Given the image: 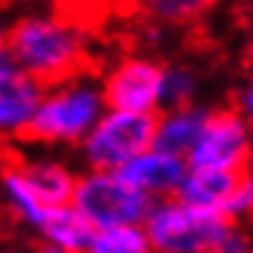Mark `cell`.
Instances as JSON below:
<instances>
[{
	"mask_svg": "<svg viewBox=\"0 0 253 253\" xmlns=\"http://www.w3.org/2000/svg\"><path fill=\"white\" fill-rule=\"evenodd\" d=\"M251 209H253V182L251 174L244 172L236 179V184L231 187V192L226 194V199L221 204V214H226L231 221L241 224V219H246L251 214Z\"/></svg>",
	"mask_w": 253,
	"mask_h": 253,
	"instance_id": "18",
	"label": "cell"
},
{
	"mask_svg": "<svg viewBox=\"0 0 253 253\" xmlns=\"http://www.w3.org/2000/svg\"><path fill=\"white\" fill-rule=\"evenodd\" d=\"M163 67L165 64L145 54H130L116 62L101 79L106 106L135 113H158Z\"/></svg>",
	"mask_w": 253,
	"mask_h": 253,
	"instance_id": "7",
	"label": "cell"
},
{
	"mask_svg": "<svg viewBox=\"0 0 253 253\" xmlns=\"http://www.w3.org/2000/svg\"><path fill=\"white\" fill-rule=\"evenodd\" d=\"M189 169L246 172L251 163V128L234 108H209L199 138L184 155Z\"/></svg>",
	"mask_w": 253,
	"mask_h": 253,
	"instance_id": "6",
	"label": "cell"
},
{
	"mask_svg": "<svg viewBox=\"0 0 253 253\" xmlns=\"http://www.w3.org/2000/svg\"><path fill=\"white\" fill-rule=\"evenodd\" d=\"M231 108L239 111L244 118H251V113H253V88H251V84H244L239 91H236L234 106H231Z\"/></svg>",
	"mask_w": 253,
	"mask_h": 253,
	"instance_id": "19",
	"label": "cell"
},
{
	"mask_svg": "<svg viewBox=\"0 0 253 253\" xmlns=\"http://www.w3.org/2000/svg\"><path fill=\"white\" fill-rule=\"evenodd\" d=\"M118 174L126 182H130L135 189L145 192L150 199H160L177 192L179 182L187 174V160L150 145L148 150L121 165Z\"/></svg>",
	"mask_w": 253,
	"mask_h": 253,
	"instance_id": "9",
	"label": "cell"
},
{
	"mask_svg": "<svg viewBox=\"0 0 253 253\" xmlns=\"http://www.w3.org/2000/svg\"><path fill=\"white\" fill-rule=\"evenodd\" d=\"M150 251L158 253H244L249 239L239 221L219 209H204L169 194L150 202L143 219Z\"/></svg>",
	"mask_w": 253,
	"mask_h": 253,
	"instance_id": "1",
	"label": "cell"
},
{
	"mask_svg": "<svg viewBox=\"0 0 253 253\" xmlns=\"http://www.w3.org/2000/svg\"><path fill=\"white\" fill-rule=\"evenodd\" d=\"M2 7L5 5H0V47H5V40H7V32H10V17L5 15Z\"/></svg>",
	"mask_w": 253,
	"mask_h": 253,
	"instance_id": "20",
	"label": "cell"
},
{
	"mask_svg": "<svg viewBox=\"0 0 253 253\" xmlns=\"http://www.w3.org/2000/svg\"><path fill=\"white\" fill-rule=\"evenodd\" d=\"M249 172V169H246ZM244 172H231V169H189L184 179L179 182L174 197H179L187 204L194 207H204V209H219L226 199V194L231 192V187L236 184V179Z\"/></svg>",
	"mask_w": 253,
	"mask_h": 253,
	"instance_id": "13",
	"label": "cell"
},
{
	"mask_svg": "<svg viewBox=\"0 0 253 253\" xmlns=\"http://www.w3.org/2000/svg\"><path fill=\"white\" fill-rule=\"evenodd\" d=\"M5 47L15 64L42 86L86 72L88 62L84 30L59 15H27L10 22Z\"/></svg>",
	"mask_w": 253,
	"mask_h": 253,
	"instance_id": "2",
	"label": "cell"
},
{
	"mask_svg": "<svg viewBox=\"0 0 253 253\" xmlns=\"http://www.w3.org/2000/svg\"><path fill=\"white\" fill-rule=\"evenodd\" d=\"M0 199L7 207V211L30 229H37L47 214V204L27 182L20 160H7L0 169Z\"/></svg>",
	"mask_w": 253,
	"mask_h": 253,
	"instance_id": "12",
	"label": "cell"
},
{
	"mask_svg": "<svg viewBox=\"0 0 253 253\" xmlns=\"http://www.w3.org/2000/svg\"><path fill=\"white\" fill-rule=\"evenodd\" d=\"M219 0H135V5L160 25H189L216 7Z\"/></svg>",
	"mask_w": 253,
	"mask_h": 253,
	"instance_id": "15",
	"label": "cell"
},
{
	"mask_svg": "<svg viewBox=\"0 0 253 253\" xmlns=\"http://www.w3.org/2000/svg\"><path fill=\"white\" fill-rule=\"evenodd\" d=\"M150 244L143 224H113L93 229L88 253H148Z\"/></svg>",
	"mask_w": 253,
	"mask_h": 253,
	"instance_id": "16",
	"label": "cell"
},
{
	"mask_svg": "<svg viewBox=\"0 0 253 253\" xmlns=\"http://www.w3.org/2000/svg\"><path fill=\"white\" fill-rule=\"evenodd\" d=\"M199 91V77L182 64L163 67V82H160V111L192 103Z\"/></svg>",
	"mask_w": 253,
	"mask_h": 253,
	"instance_id": "17",
	"label": "cell"
},
{
	"mask_svg": "<svg viewBox=\"0 0 253 253\" xmlns=\"http://www.w3.org/2000/svg\"><path fill=\"white\" fill-rule=\"evenodd\" d=\"M207 116H209V108L199 106L197 101L158 111L155 113L153 145L160 148V150H168L172 155L184 158L189 153V148L194 145V140L199 138Z\"/></svg>",
	"mask_w": 253,
	"mask_h": 253,
	"instance_id": "10",
	"label": "cell"
},
{
	"mask_svg": "<svg viewBox=\"0 0 253 253\" xmlns=\"http://www.w3.org/2000/svg\"><path fill=\"white\" fill-rule=\"evenodd\" d=\"M106 108L101 79L79 72L64 82L44 86L22 143L79 145Z\"/></svg>",
	"mask_w": 253,
	"mask_h": 253,
	"instance_id": "3",
	"label": "cell"
},
{
	"mask_svg": "<svg viewBox=\"0 0 253 253\" xmlns=\"http://www.w3.org/2000/svg\"><path fill=\"white\" fill-rule=\"evenodd\" d=\"M155 113L106 108L79 143L86 165L93 169H118L130 158L153 145Z\"/></svg>",
	"mask_w": 253,
	"mask_h": 253,
	"instance_id": "5",
	"label": "cell"
},
{
	"mask_svg": "<svg viewBox=\"0 0 253 253\" xmlns=\"http://www.w3.org/2000/svg\"><path fill=\"white\" fill-rule=\"evenodd\" d=\"M20 168L25 172L27 182L37 192V197L47 204H67L72 202L77 174L57 160H20Z\"/></svg>",
	"mask_w": 253,
	"mask_h": 253,
	"instance_id": "14",
	"label": "cell"
},
{
	"mask_svg": "<svg viewBox=\"0 0 253 253\" xmlns=\"http://www.w3.org/2000/svg\"><path fill=\"white\" fill-rule=\"evenodd\" d=\"M44 86L22 72L0 47V140H22Z\"/></svg>",
	"mask_w": 253,
	"mask_h": 253,
	"instance_id": "8",
	"label": "cell"
},
{
	"mask_svg": "<svg viewBox=\"0 0 253 253\" xmlns=\"http://www.w3.org/2000/svg\"><path fill=\"white\" fill-rule=\"evenodd\" d=\"M150 197L126 182L118 169H93L77 174L72 204L93 229L113 224H143Z\"/></svg>",
	"mask_w": 253,
	"mask_h": 253,
	"instance_id": "4",
	"label": "cell"
},
{
	"mask_svg": "<svg viewBox=\"0 0 253 253\" xmlns=\"http://www.w3.org/2000/svg\"><path fill=\"white\" fill-rule=\"evenodd\" d=\"M35 231H37V236H40V241L44 244L47 251L57 253L88 251V244H91V236H93V226L74 209L72 202L47 207V214Z\"/></svg>",
	"mask_w": 253,
	"mask_h": 253,
	"instance_id": "11",
	"label": "cell"
},
{
	"mask_svg": "<svg viewBox=\"0 0 253 253\" xmlns=\"http://www.w3.org/2000/svg\"><path fill=\"white\" fill-rule=\"evenodd\" d=\"M5 2H7V0H0V5H5Z\"/></svg>",
	"mask_w": 253,
	"mask_h": 253,
	"instance_id": "21",
	"label": "cell"
}]
</instances>
